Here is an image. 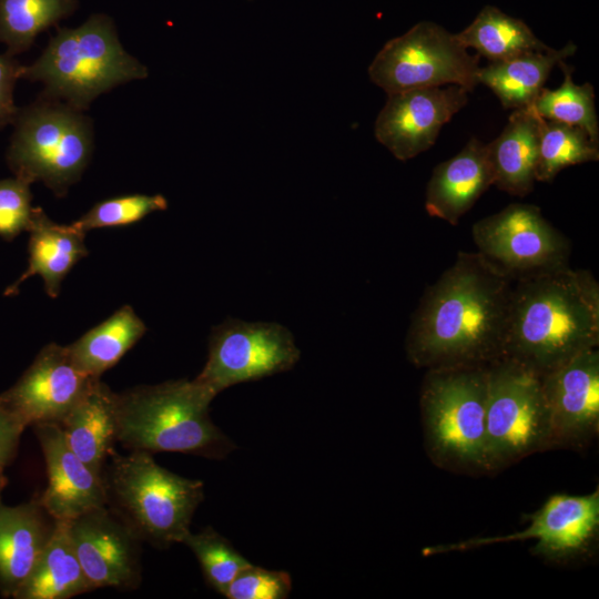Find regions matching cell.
<instances>
[{
    "label": "cell",
    "mask_w": 599,
    "mask_h": 599,
    "mask_svg": "<svg viewBox=\"0 0 599 599\" xmlns=\"http://www.w3.org/2000/svg\"><path fill=\"white\" fill-rule=\"evenodd\" d=\"M515 278L479 252L460 251L424 291L405 349L417 368L487 366L502 356Z\"/></svg>",
    "instance_id": "cell-1"
},
{
    "label": "cell",
    "mask_w": 599,
    "mask_h": 599,
    "mask_svg": "<svg viewBox=\"0 0 599 599\" xmlns=\"http://www.w3.org/2000/svg\"><path fill=\"white\" fill-rule=\"evenodd\" d=\"M599 284L569 265L515 278L502 356L542 376L598 348Z\"/></svg>",
    "instance_id": "cell-2"
},
{
    "label": "cell",
    "mask_w": 599,
    "mask_h": 599,
    "mask_svg": "<svg viewBox=\"0 0 599 599\" xmlns=\"http://www.w3.org/2000/svg\"><path fill=\"white\" fill-rule=\"evenodd\" d=\"M215 396L187 379L142 385L116 395V440L126 449L223 459L236 445L212 422Z\"/></svg>",
    "instance_id": "cell-3"
},
{
    "label": "cell",
    "mask_w": 599,
    "mask_h": 599,
    "mask_svg": "<svg viewBox=\"0 0 599 599\" xmlns=\"http://www.w3.org/2000/svg\"><path fill=\"white\" fill-rule=\"evenodd\" d=\"M102 479L105 506L142 542L162 549L183 542L204 498L201 480L170 471L146 451L120 455L113 450L105 461Z\"/></svg>",
    "instance_id": "cell-4"
},
{
    "label": "cell",
    "mask_w": 599,
    "mask_h": 599,
    "mask_svg": "<svg viewBox=\"0 0 599 599\" xmlns=\"http://www.w3.org/2000/svg\"><path fill=\"white\" fill-rule=\"evenodd\" d=\"M148 77L146 68L119 42L112 19L92 14L75 29H59L21 78L45 84L42 97L65 100L82 111L113 87Z\"/></svg>",
    "instance_id": "cell-5"
},
{
    "label": "cell",
    "mask_w": 599,
    "mask_h": 599,
    "mask_svg": "<svg viewBox=\"0 0 599 599\" xmlns=\"http://www.w3.org/2000/svg\"><path fill=\"white\" fill-rule=\"evenodd\" d=\"M487 366L426 369L420 388L425 448L441 468L487 473Z\"/></svg>",
    "instance_id": "cell-6"
},
{
    "label": "cell",
    "mask_w": 599,
    "mask_h": 599,
    "mask_svg": "<svg viewBox=\"0 0 599 599\" xmlns=\"http://www.w3.org/2000/svg\"><path fill=\"white\" fill-rule=\"evenodd\" d=\"M8 151L14 175L43 182L62 196L75 183L92 151L91 121L69 104L42 97L20 110Z\"/></svg>",
    "instance_id": "cell-7"
},
{
    "label": "cell",
    "mask_w": 599,
    "mask_h": 599,
    "mask_svg": "<svg viewBox=\"0 0 599 599\" xmlns=\"http://www.w3.org/2000/svg\"><path fill=\"white\" fill-rule=\"evenodd\" d=\"M554 448L540 376L500 357L487 365V473Z\"/></svg>",
    "instance_id": "cell-8"
},
{
    "label": "cell",
    "mask_w": 599,
    "mask_h": 599,
    "mask_svg": "<svg viewBox=\"0 0 599 599\" xmlns=\"http://www.w3.org/2000/svg\"><path fill=\"white\" fill-rule=\"evenodd\" d=\"M479 55H471L440 26L423 21L385 43L368 68L370 80L387 94L410 89L478 83Z\"/></svg>",
    "instance_id": "cell-9"
},
{
    "label": "cell",
    "mask_w": 599,
    "mask_h": 599,
    "mask_svg": "<svg viewBox=\"0 0 599 599\" xmlns=\"http://www.w3.org/2000/svg\"><path fill=\"white\" fill-rule=\"evenodd\" d=\"M300 356L283 325L230 318L213 328L207 361L194 380L216 396L235 384L286 372Z\"/></svg>",
    "instance_id": "cell-10"
},
{
    "label": "cell",
    "mask_w": 599,
    "mask_h": 599,
    "mask_svg": "<svg viewBox=\"0 0 599 599\" xmlns=\"http://www.w3.org/2000/svg\"><path fill=\"white\" fill-rule=\"evenodd\" d=\"M477 252L514 278L569 265L570 241L532 204L512 203L471 227Z\"/></svg>",
    "instance_id": "cell-11"
},
{
    "label": "cell",
    "mask_w": 599,
    "mask_h": 599,
    "mask_svg": "<svg viewBox=\"0 0 599 599\" xmlns=\"http://www.w3.org/2000/svg\"><path fill=\"white\" fill-rule=\"evenodd\" d=\"M528 526L506 536L476 537L455 544L429 546L424 556L536 539L531 552L549 561L577 559L591 550L599 531V489L587 495L557 494L528 516Z\"/></svg>",
    "instance_id": "cell-12"
},
{
    "label": "cell",
    "mask_w": 599,
    "mask_h": 599,
    "mask_svg": "<svg viewBox=\"0 0 599 599\" xmlns=\"http://www.w3.org/2000/svg\"><path fill=\"white\" fill-rule=\"evenodd\" d=\"M97 377L73 363L67 346L45 345L0 404L23 426L60 424Z\"/></svg>",
    "instance_id": "cell-13"
},
{
    "label": "cell",
    "mask_w": 599,
    "mask_h": 599,
    "mask_svg": "<svg viewBox=\"0 0 599 599\" xmlns=\"http://www.w3.org/2000/svg\"><path fill=\"white\" fill-rule=\"evenodd\" d=\"M80 565L94 589H136L142 541L106 506L65 521Z\"/></svg>",
    "instance_id": "cell-14"
},
{
    "label": "cell",
    "mask_w": 599,
    "mask_h": 599,
    "mask_svg": "<svg viewBox=\"0 0 599 599\" xmlns=\"http://www.w3.org/2000/svg\"><path fill=\"white\" fill-rule=\"evenodd\" d=\"M468 93L451 84L387 94L375 121V138L396 159H413L436 142L444 124L467 104Z\"/></svg>",
    "instance_id": "cell-15"
},
{
    "label": "cell",
    "mask_w": 599,
    "mask_h": 599,
    "mask_svg": "<svg viewBox=\"0 0 599 599\" xmlns=\"http://www.w3.org/2000/svg\"><path fill=\"white\" fill-rule=\"evenodd\" d=\"M552 446L582 448L599 430V351H586L540 376Z\"/></svg>",
    "instance_id": "cell-16"
},
{
    "label": "cell",
    "mask_w": 599,
    "mask_h": 599,
    "mask_svg": "<svg viewBox=\"0 0 599 599\" xmlns=\"http://www.w3.org/2000/svg\"><path fill=\"white\" fill-rule=\"evenodd\" d=\"M42 449L48 485L39 498L57 520L68 521L87 510L105 506L102 476L82 461L69 447L59 424L32 426Z\"/></svg>",
    "instance_id": "cell-17"
},
{
    "label": "cell",
    "mask_w": 599,
    "mask_h": 599,
    "mask_svg": "<svg viewBox=\"0 0 599 599\" xmlns=\"http://www.w3.org/2000/svg\"><path fill=\"white\" fill-rule=\"evenodd\" d=\"M493 184L487 145L471 138L456 155L434 167L426 186L425 210L457 225Z\"/></svg>",
    "instance_id": "cell-18"
},
{
    "label": "cell",
    "mask_w": 599,
    "mask_h": 599,
    "mask_svg": "<svg viewBox=\"0 0 599 599\" xmlns=\"http://www.w3.org/2000/svg\"><path fill=\"white\" fill-rule=\"evenodd\" d=\"M58 520L38 497L17 506L0 502V595L13 598L50 541Z\"/></svg>",
    "instance_id": "cell-19"
},
{
    "label": "cell",
    "mask_w": 599,
    "mask_h": 599,
    "mask_svg": "<svg viewBox=\"0 0 599 599\" xmlns=\"http://www.w3.org/2000/svg\"><path fill=\"white\" fill-rule=\"evenodd\" d=\"M116 395L98 378L59 424L72 451L101 476L118 441Z\"/></svg>",
    "instance_id": "cell-20"
},
{
    "label": "cell",
    "mask_w": 599,
    "mask_h": 599,
    "mask_svg": "<svg viewBox=\"0 0 599 599\" xmlns=\"http://www.w3.org/2000/svg\"><path fill=\"white\" fill-rule=\"evenodd\" d=\"M29 265L22 275L4 292L13 295L27 278L38 274L43 278L49 296L57 297L60 285L70 270L88 255L85 233L72 224L61 225L50 220L41 207H33L28 229Z\"/></svg>",
    "instance_id": "cell-21"
},
{
    "label": "cell",
    "mask_w": 599,
    "mask_h": 599,
    "mask_svg": "<svg viewBox=\"0 0 599 599\" xmlns=\"http://www.w3.org/2000/svg\"><path fill=\"white\" fill-rule=\"evenodd\" d=\"M539 115L531 106L516 109L501 133L487 145L497 189L524 197L536 182Z\"/></svg>",
    "instance_id": "cell-22"
},
{
    "label": "cell",
    "mask_w": 599,
    "mask_h": 599,
    "mask_svg": "<svg viewBox=\"0 0 599 599\" xmlns=\"http://www.w3.org/2000/svg\"><path fill=\"white\" fill-rule=\"evenodd\" d=\"M577 47L568 42L561 49L529 51L509 60L480 67L478 83L489 88L505 109L531 106L551 70L575 54Z\"/></svg>",
    "instance_id": "cell-23"
},
{
    "label": "cell",
    "mask_w": 599,
    "mask_h": 599,
    "mask_svg": "<svg viewBox=\"0 0 599 599\" xmlns=\"http://www.w3.org/2000/svg\"><path fill=\"white\" fill-rule=\"evenodd\" d=\"M94 590L72 547L67 522L54 532L13 599H69Z\"/></svg>",
    "instance_id": "cell-24"
},
{
    "label": "cell",
    "mask_w": 599,
    "mask_h": 599,
    "mask_svg": "<svg viewBox=\"0 0 599 599\" xmlns=\"http://www.w3.org/2000/svg\"><path fill=\"white\" fill-rule=\"evenodd\" d=\"M145 332L143 321L131 306L125 305L67 348L79 369L91 377L100 378Z\"/></svg>",
    "instance_id": "cell-25"
},
{
    "label": "cell",
    "mask_w": 599,
    "mask_h": 599,
    "mask_svg": "<svg viewBox=\"0 0 599 599\" xmlns=\"http://www.w3.org/2000/svg\"><path fill=\"white\" fill-rule=\"evenodd\" d=\"M455 38L464 48L474 49L490 62L549 48L524 21L491 6H486L467 28L455 33Z\"/></svg>",
    "instance_id": "cell-26"
},
{
    "label": "cell",
    "mask_w": 599,
    "mask_h": 599,
    "mask_svg": "<svg viewBox=\"0 0 599 599\" xmlns=\"http://www.w3.org/2000/svg\"><path fill=\"white\" fill-rule=\"evenodd\" d=\"M78 0H0V42L14 55L28 50L35 37L70 16Z\"/></svg>",
    "instance_id": "cell-27"
},
{
    "label": "cell",
    "mask_w": 599,
    "mask_h": 599,
    "mask_svg": "<svg viewBox=\"0 0 599 599\" xmlns=\"http://www.w3.org/2000/svg\"><path fill=\"white\" fill-rule=\"evenodd\" d=\"M599 160V143L579 126L539 116L536 181L551 182L564 169Z\"/></svg>",
    "instance_id": "cell-28"
},
{
    "label": "cell",
    "mask_w": 599,
    "mask_h": 599,
    "mask_svg": "<svg viewBox=\"0 0 599 599\" xmlns=\"http://www.w3.org/2000/svg\"><path fill=\"white\" fill-rule=\"evenodd\" d=\"M558 65L564 73L561 85L555 90L542 88L531 108L546 120L581 128L593 142L599 143L593 87L590 83L576 84L571 77L573 68L565 60Z\"/></svg>",
    "instance_id": "cell-29"
},
{
    "label": "cell",
    "mask_w": 599,
    "mask_h": 599,
    "mask_svg": "<svg viewBox=\"0 0 599 599\" xmlns=\"http://www.w3.org/2000/svg\"><path fill=\"white\" fill-rule=\"evenodd\" d=\"M195 555L206 583L224 595L232 580L251 562L212 527L186 535L183 540Z\"/></svg>",
    "instance_id": "cell-30"
},
{
    "label": "cell",
    "mask_w": 599,
    "mask_h": 599,
    "mask_svg": "<svg viewBox=\"0 0 599 599\" xmlns=\"http://www.w3.org/2000/svg\"><path fill=\"white\" fill-rule=\"evenodd\" d=\"M166 207L167 201L160 194L125 195L97 203L72 225L83 233L93 229L128 225Z\"/></svg>",
    "instance_id": "cell-31"
},
{
    "label": "cell",
    "mask_w": 599,
    "mask_h": 599,
    "mask_svg": "<svg viewBox=\"0 0 599 599\" xmlns=\"http://www.w3.org/2000/svg\"><path fill=\"white\" fill-rule=\"evenodd\" d=\"M291 590L292 578L286 571L251 564L232 580L223 596L227 599H284Z\"/></svg>",
    "instance_id": "cell-32"
},
{
    "label": "cell",
    "mask_w": 599,
    "mask_h": 599,
    "mask_svg": "<svg viewBox=\"0 0 599 599\" xmlns=\"http://www.w3.org/2000/svg\"><path fill=\"white\" fill-rule=\"evenodd\" d=\"M30 183L20 179L0 181V236L12 240L28 231L33 207Z\"/></svg>",
    "instance_id": "cell-33"
},
{
    "label": "cell",
    "mask_w": 599,
    "mask_h": 599,
    "mask_svg": "<svg viewBox=\"0 0 599 599\" xmlns=\"http://www.w3.org/2000/svg\"><path fill=\"white\" fill-rule=\"evenodd\" d=\"M22 67L12 55H0V129L14 122L19 109L14 105L13 89L21 78Z\"/></svg>",
    "instance_id": "cell-34"
},
{
    "label": "cell",
    "mask_w": 599,
    "mask_h": 599,
    "mask_svg": "<svg viewBox=\"0 0 599 599\" xmlns=\"http://www.w3.org/2000/svg\"><path fill=\"white\" fill-rule=\"evenodd\" d=\"M23 427L0 404V468H6L16 458Z\"/></svg>",
    "instance_id": "cell-35"
},
{
    "label": "cell",
    "mask_w": 599,
    "mask_h": 599,
    "mask_svg": "<svg viewBox=\"0 0 599 599\" xmlns=\"http://www.w3.org/2000/svg\"><path fill=\"white\" fill-rule=\"evenodd\" d=\"M3 468H0V502H1V494L4 489V487L7 486V483H8V479L3 473Z\"/></svg>",
    "instance_id": "cell-36"
}]
</instances>
